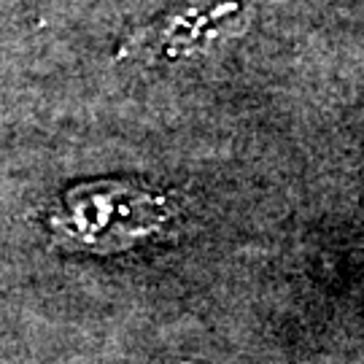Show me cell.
<instances>
[{"mask_svg": "<svg viewBox=\"0 0 364 364\" xmlns=\"http://www.w3.org/2000/svg\"><path fill=\"white\" fill-rule=\"evenodd\" d=\"M176 208L135 178H97L63 192L49 213L54 240L73 251L117 254L165 232Z\"/></svg>", "mask_w": 364, "mask_h": 364, "instance_id": "6da1fadb", "label": "cell"}, {"mask_svg": "<svg viewBox=\"0 0 364 364\" xmlns=\"http://www.w3.org/2000/svg\"><path fill=\"white\" fill-rule=\"evenodd\" d=\"M251 6L254 0H181L159 22L144 27L130 49L162 60L205 52L246 22Z\"/></svg>", "mask_w": 364, "mask_h": 364, "instance_id": "7a4b0ae2", "label": "cell"}]
</instances>
